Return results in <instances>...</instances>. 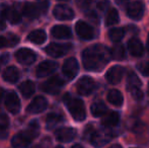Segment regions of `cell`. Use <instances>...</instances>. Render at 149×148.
Returning <instances> with one entry per match:
<instances>
[{
  "label": "cell",
  "mask_w": 149,
  "mask_h": 148,
  "mask_svg": "<svg viewBox=\"0 0 149 148\" xmlns=\"http://www.w3.org/2000/svg\"><path fill=\"white\" fill-rule=\"evenodd\" d=\"M111 52L100 44L90 46L82 52V63L86 70L100 72L108 65L111 60Z\"/></svg>",
  "instance_id": "obj_1"
},
{
  "label": "cell",
  "mask_w": 149,
  "mask_h": 148,
  "mask_svg": "<svg viewBox=\"0 0 149 148\" xmlns=\"http://www.w3.org/2000/svg\"><path fill=\"white\" fill-rule=\"evenodd\" d=\"M65 104H66L68 111L71 114L72 118L75 121L81 122L86 117V112H85V106L81 99L71 97L70 95L65 97Z\"/></svg>",
  "instance_id": "obj_2"
},
{
  "label": "cell",
  "mask_w": 149,
  "mask_h": 148,
  "mask_svg": "<svg viewBox=\"0 0 149 148\" xmlns=\"http://www.w3.org/2000/svg\"><path fill=\"white\" fill-rule=\"evenodd\" d=\"M127 89L131 93L132 97L136 101L143 99V92L141 90V81L135 72H130L127 77Z\"/></svg>",
  "instance_id": "obj_3"
},
{
  "label": "cell",
  "mask_w": 149,
  "mask_h": 148,
  "mask_svg": "<svg viewBox=\"0 0 149 148\" xmlns=\"http://www.w3.org/2000/svg\"><path fill=\"white\" fill-rule=\"evenodd\" d=\"M96 88V82L89 76H83L78 80L76 84V89L79 94L88 95Z\"/></svg>",
  "instance_id": "obj_4"
},
{
  "label": "cell",
  "mask_w": 149,
  "mask_h": 148,
  "mask_svg": "<svg viewBox=\"0 0 149 148\" xmlns=\"http://www.w3.org/2000/svg\"><path fill=\"white\" fill-rule=\"evenodd\" d=\"M72 46L70 44H57V43H51L47 48L45 49L46 53L49 56L54 58H59L64 56L71 50Z\"/></svg>",
  "instance_id": "obj_5"
},
{
  "label": "cell",
  "mask_w": 149,
  "mask_h": 148,
  "mask_svg": "<svg viewBox=\"0 0 149 148\" xmlns=\"http://www.w3.org/2000/svg\"><path fill=\"white\" fill-rule=\"evenodd\" d=\"M144 10H145V7L141 1H133L127 5L126 12L131 19L140 20L144 15Z\"/></svg>",
  "instance_id": "obj_6"
},
{
  "label": "cell",
  "mask_w": 149,
  "mask_h": 148,
  "mask_svg": "<svg viewBox=\"0 0 149 148\" xmlns=\"http://www.w3.org/2000/svg\"><path fill=\"white\" fill-rule=\"evenodd\" d=\"M64 85V81L60 78L59 76H53L43 83L41 88L45 92L50 93V94H56L61 90V88Z\"/></svg>",
  "instance_id": "obj_7"
},
{
  "label": "cell",
  "mask_w": 149,
  "mask_h": 148,
  "mask_svg": "<svg viewBox=\"0 0 149 148\" xmlns=\"http://www.w3.org/2000/svg\"><path fill=\"white\" fill-rule=\"evenodd\" d=\"M78 70H79V65L75 58H68L64 62V64H63V67H62L63 74L69 80H72L76 76L77 73H78Z\"/></svg>",
  "instance_id": "obj_8"
},
{
  "label": "cell",
  "mask_w": 149,
  "mask_h": 148,
  "mask_svg": "<svg viewBox=\"0 0 149 148\" xmlns=\"http://www.w3.org/2000/svg\"><path fill=\"white\" fill-rule=\"evenodd\" d=\"M15 58L19 63L24 64V65H31L37 59V55L31 49H26V48H22V49L17 50L15 53Z\"/></svg>",
  "instance_id": "obj_9"
},
{
  "label": "cell",
  "mask_w": 149,
  "mask_h": 148,
  "mask_svg": "<svg viewBox=\"0 0 149 148\" xmlns=\"http://www.w3.org/2000/svg\"><path fill=\"white\" fill-rule=\"evenodd\" d=\"M75 31H76V34L78 35V37L81 38L82 40L88 41V40H92L94 37L93 28L87 22H83V20H78L76 22Z\"/></svg>",
  "instance_id": "obj_10"
},
{
  "label": "cell",
  "mask_w": 149,
  "mask_h": 148,
  "mask_svg": "<svg viewBox=\"0 0 149 148\" xmlns=\"http://www.w3.org/2000/svg\"><path fill=\"white\" fill-rule=\"evenodd\" d=\"M53 14L58 20H70L74 17V11L72 10V8L64 4L56 5L54 7Z\"/></svg>",
  "instance_id": "obj_11"
},
{
  "label": "cell",
  "mask_w": 149,
  "mask_h": 148,
  "mask_svg": "<svg viewBox=\"0 0 149 148\" xmlns=\"http://www.w3.org/2000/svg\"><path fill=\"white\" fill-rule=\"evenodd\" d=\"M5 107L7 111L11 114H17L20 109V101L18 99L17 94L13 91H10L5 97Z\"/></svg>",
  "instance_id": "obj_12"
},
{
  "label": "cell",
  "mask_w": 149,
  "mask_h": 148,
  "mask_svg": "<svg viewBox=\"0 0 149 148\" xmlns=\"http://www.w3.org/2000/svg\"><path fill=\"white\" fill-rule=\"evenodd\" d=\"M57 67H58L57 63H55V62H53V61L42 62L37 67V69H36V75H37V77H39V78L49 76V75H51L52 73H54V72L56 71Z\"/></svg>",
  "instance_id": "obj_13"
},
{
  "label": "cell",
  "mask_w": 149,
  "mask_h": 148,
  "mask_svg": "<svg viewBox=\"0 0 149 148\" xmlns=\"http://www.w3.org/2000/svg\"><path fill=\"white\" fill-rule=\"evenodd\" d=\"M125 73V69L124 67L119 65L113 66L112 68L109 69V71L106 74V79L108 80V82H110L111 84H117L122 80Z\"/></svg>",
  "instance_id": "obj_14"
},
{
  "label": "cell",
  "mask_w": 149,
  "mask_h": 148,
  "mask_svg": "<svg viewBox=\"0 0 149 148\" xmlns=\"http://www.w3.org/2000/svg\"><path fill=\"white\" fill-rule=\"evenodd\" d=\"M1 12H0V16L3 17L4 19H8L11 24H17L22 20V15L16 9L11 7H5V6H2Z\"/></svg>",
  "instance_id": "obj_15"
},
{
  "label": "cell",
  "mask_w": 149,
  "mask_h": 148,
  "mask_svg": "<svg viewBox=\"0 0 149 148\" xmlns=\"http://www.w3.org/2000/svg\"><path fill=\"white\" fill-rule=\"evenodd\" d=\"M48 101L45 97H37L31 101V103L29 105L26 111L30 114H40V113L44 112L47 109Z\"/></svg>",
  "instance_id": "obj_16"
},
{
  "label": "cell",
  "mask_w": 149,
  "mask_h": 148,
  "mask_svg": "<svg viewBox=\"0 0 149 148\" xmlns=\"http://www.w3.org/2000/svg\"><path fill=\"white\" fill-rule=\"evenodd\" d=\"M55 136L60 142H70L76 137V130L69 127L60 128L55 132Z\"/></svg>",
  "instance_id": "obj_17"
},
{
  "label": "cell",
  "mask_w": 149,
  "mask_h": 148,
  "mask_svg": "<svg viewBox=\"0 0 149 148\" xmlns=\"http://www.w3.org/2000/svg\"><path fill=\"white\" fill-rule=\"evenodd\" d=\"M31 140L33 139L29 136L28 133L26 131H22V132L18 133L12 137L11 145L14 148H26L31 144Z\"/></svg>",
  "instance_id": "obj_18"
},
{
  "label": "cell",
  "mask_w": 149,
  "mask_h": 148,
  "mask_svg": "<svg viewBox=\"0 0 149 148\" xmlns=\"http://www.w3.org/2000/svg\"><path fill=\"white\" fill-rule=\"evenodd\" d=\"M128 50L130 54L134 57H141L144 53V47L143 44L141 43L140 40L137 38H132L128 42Z\"/></svg>",
  "instance_id": "obj_19"
},
{
  "label": "cell",
  "mask_w": 149,
  "mask_h": 148,
  "mask_svg": "<svg viewBox=\"0 0 149 148\" xmlns=\"http://www.w3.org/2000/svg\"><path fill=\"white\" fill-rule=\"evenodd\" d=\"M111 137L112 136L109 133L102 132V131H100V132L93 131L89 140L92 143V145H94V146H102V145H104L106 143H108L110 141Z\"/></svg>",
  "instance_id": "obj_20"
},
{
  "label": "cell",
  "mask_w": 149,
  "mask_h": 148,
  "mask_svg": "<svg viewBox=\"0 0 149 148\" xmlns=\"http://www.w3.org/2000/svg\"><path fill=\"white\" fill-rule=\"evenodd\" d=\"M22 13L29 18H37L39 17L40 13H41V8H40L39 4L31 3V2H26L22 7Z\"/></svg>",
  "instance_id": "obj_21"
},
{
  "label": "cell",
  "mask_w": 149,
  "mask_h": 148,
  "mask_svg": "<svg viewBox=\"0 0 149 148\" xmlns=\"http://www.w3.org/2000/svg\"><path fill=\"white\" fill-rule=\"evenodd\" d=\"M51 34L56 39H70L72 37V32L66 26H55L52 28Z\"/></svg>",
  "instance_id": "obj_22"
},
{
  "label": "cell",
  "mask_w": 149,
  "mask_h": 148,
  "mask_svg": "<svg viewBox=\"0 0 149 148\" xmlns=\"http://www.w3.org/2000/svg\"><path fill=\"white\" fill-rule=\"evenodd\" d=\"M120 122V115L117 112H111L104 116L102 120V125L104 128H112L118 125Z\"/></svg>",
  "instance_id": "obj_23"
},
{
  "label": "cell",
  "mask_w": 149,
  "mask_h": 148,
  "mask_svg": "<svg viewBox=\"0 0 149 148\" xmlns=\"http://www.w3.org/2000/svg\"><path fill=\"white\" fill-rule=\"evenodd\" d=\"M107 99H108L109 103L112 104L115 107H121L124 101L123 94H122L121 91L118 90V89H112V90L109 91L108 95H107Z\"/></svg>",
  "instance_id": "obj_24"
},
{
  "label": "cell",
  "mask_w": 149,
  "mask_h": 148,
  "mask_svg": "<svg viewBox=\"0 0 149 148\" xmlns=\"http://www.w3.org/2000/svg\"><path fill=\"white\" fill-rule=\"evenodd\" d=\"M3 78L5 81L10 83H15L19 79V71L14 66H9L3 72Z\"/></svg>",
  "instance_id": "obj_25"
},
{
  "label": "cell",
  "mask_w": 149,
  "mask_h": 148,
  "mask_svg": "<svg viewBox=\"0 0 149 148\" xmlns=\"http://www.w3.org/2000/svg\"><path fill=\"white\" fill-rule=\"evenodd\" d=\"M47 39V35L44 32L43 30H36L30 33V35L28 36V40L33 44H37V45H41Z\"/></svg>",
  "instance_id": "obj_26"
},
{
  "label": "cell",
  "mask_w": 149,
  "mask_h": 148,
  "mask_svg": "<svg viewBox=\"0 0 149 148\" xmlns=\"http://www.w3.org/2000/svg\"><path fill=\"white\" fill-rule=\"evenodd\" d=\"M110 52H111V57L114 60H117V61H123V60H125L126 58L125 48L121 44H116L112 48V50H110Z\"/></svg>",
  "instance_id": "obj_27"
},
{
  "label": "cell",
  "mask_w": 149,
  "mask_h": 148,
  "mask_svg": "<svg viewBox=\"0 0 149 148\" xmlns=\"http://www.w3.org/2000/svg\"><path fill=\"white\" fill-rule=\"evenodd\" d=\"M35 83L31 80L24 81L22 84L19 85V91L24 97H31V95L35 93Z\"/></svg>",
  "instance_id": "obj_28"
},
{
  "label": "cell",
  "mask_w": 149,
  "mask_h": 148,
  "mask_svg": "<svg viewBox=\"0 0 149 148\" xmlns=\"http://www.w3.org/2000/svg\"><path fill=\"white\" fill-rule=\"evenodd\" d=\"M108 111V108L104 105L102 101H95L91 105V108H90V112H91L92 116L93 117H102L104 114Z\"/></svg>",
  "instance_id": "obj_29"
},
{
  "label": "cell",
  "mask_w": 149,
  "mask_h": 148,
  "mask_svg": "<svg viewBox=\"0 0 149 148\" xmlns=\"http://www.w3.org/2000/svg\"><path fill=\"white\" fill-rule=\"evenodd\" d=\"M120 20V16H119V12L116 8H111L108 11L106 15V19H104V22H106L107 26H114V24H118Z\"/></svg>",
  "instance_id": "obj_30"
},
{
  "label": "cell",
  "mask_w": 149,
  "mask_h": 148,
  "mask_svg": "<svg viewBox=\"0 0 149 148\" xmlns=\"http://www.w3.org/2000/svg\"><path fill=\"white\" fill-rule=\"evenodd\" d=\"M62 121H63L62 116L55 114V113H52V114L47 116V119H46V127H47V129H53L57 125H59Z\"/></svg>",
  "instance_id": "obj_31"
},
{
  "label": "cell",
  "mask_w": 149,
  "mask_h": 148,
  "mask_svg": "<svg viewBox=\"0 0 149 148\" xmlns=\"http://www.w3.org/2000/svg\"><path fill=\"white\" fill-rule=\"evenodd\" d=\"M125 36V31L122 28H115L109 32V37L114 43H119Z\"/></svg>",
  "instance_id": "obj_32"
},
{
  "label": "cell",
  "mask_w": 149,
  "mask_h": 148,
  "mask_svg": "<svg viewBox=\"0 0 149 148\" xmlns=\"http://www.w3.org/2000/svg\"><path fill=\"white\" fill-rule=\"evenodd\" d=\"M26 132L28 133L29 136H30L31 139L36 138L40 133L39 123H38L37 121H33V122H31L30 125H29V127H28V129L26 130Z\"/></svg>",
  "instance_id": "obj_33"
},
{
  "label": "cell",
  "mask_w": 149,
  "mask_h": 148,
  "mask_svg": "<svg viewBox=\"0 0 149 148\" xmlns=\"http://www.w3.org/2000/svg\"><path fill=\"white\" fill-rule=\"evenodd\" d=\"M138 70L140 71V73L144 76H149V58L144 61L140 62L137 66Z\"/></svg>",
  "instance_id": "obj_34"
},
{
  "label": "cell",
  "mask_w": 149,
  "mask_h": 148,
  "mask_svg": "<svg viewBox=\"0 0 149 148\" xmlns=\"http://www.w3.org/2000/svg\"><path fill=\"white\" fill-rule=\"evenodd\" d=\"M5 38L7 40V47L8 46L9 47H13V46H15L19 42V38L13 34H8Z\"/></svg>",
  "instance_id": "obj_35"
},
{
  "label": "cell",
  "mask_w": 149,
  "mask_h": 148,
  "mask_svg": "<svg viewBox=\"0 0 149 148\" xmlns=\"http://www.w3.org/2000/svg\"><path fill=\"white\" fill-rule=\"evenodd\" d=\"M92 1H93V0H76V3L80 8L85 9V8L89 7L90 4L92 3Z\"/></svg>",
  "instance_id": "obj_36"
},
{
  "label": "cell",
  "mask_w": 149,
  "mask_h": 148,
  "mask_svg": "<svg viewBox=\"0 0 149 148\" xmlns=\"http://www.w3.org/2000/svg\"><path fill=\"white\" fill-rule=\"evenodd\" d=\"M8 124H9V121H8L7 117H6L5 115H2V116H0V127L7 128Z\"/></svg>",
  "instance_id": "obj_37"
},
{
  "label": "cell",
  "mask_w": 149,
  "mask_h": 148,
  "mask_svg": "<svg viewBox=\"0 0 149 148\" xmlns=\"http://www.w3.org/2000/svg\"><path fill=\"white\" fill-rule=\"evenodd\" d=\"M107 5H108V1H107V0H100V1L97 2V7L100 8V10L106 9Z\"/></svg>",
  "instance_id": "obj_38"
},
{
  "label": "cell",
  "mask_w": 149,
  "mask_h": 148,
  "mask_svg": "<svg viewBox=\"0 0 149 148\" xmlns=\"http://www.w3.org/2000/svg\"><path fill=\"white\" fill-rule=\"evenodd\" d=\"M4 47H7V40L5 37H0V49Z\"/></svg>",
  "instance_id": "obj_39"
},
{
  "label": "cell",
  "mask_w": 149,
  "mask_h": 148,
  "mask_svg": "<svg viewBox=\"0 0 149 148\" xmlns=\"http://www.w3.org/2000/svg\"><path fill=\"white\" fill-rule=\"evenodd\" d=\"M6 28V24H5V19L3 17L0 16V31H3L5 30Z\"/></svg>",
  "instance_id": "obj_40"
},
{
  "label": "cell",
  "mask_w": 149,
  "mask_h": 148,
  "mask_svg": "<svg viewBox=\"0 0 149 148\" xmlns=\"http://www.w3.org/2000/svg\"><path fill=\"white\" fill-rule=\"evenodd\" d=\"M8 59H9V58H8V55H3L2 57H0V60H2V63H6Z\"/></svg>",
  "instance_id": "obj_41"
},
{
  "label": "cell",
  "mask_w": 149,
  "mask_h": 148,
  "mask_svg": "<svg viewBox=\"0 0 149 148\" xmlns=\"http://www.w3.org/2000/svg\"><path fill=\"white\" fill-rule=\"evenodd\" d=\"M115 2H116L117 4H119V5H123V4L127 3L128 0H115Z\"/></svg>",
  "instance_id": "obj_42"
},
{
  "label": "cell",
  "mask_w": 149,
  "mask_h": 148,
  "mask_svg": "<svg viewBox=\"0 0 149 148\" xmlns=\"http://www.w3.org/2000/svg\"><path fill=\"white\" fill-rule=\"evenodd\" d=\"M110 148H122L121 145H119V144H114V145H112Z\"/></svg>",
  "instance_id": "obj_43"
},
{
  "label": "cell",
  "mask_w": 149,
  "mask_h": 148,
  "mask_svg": "<svg viewBox=\"0 0 149 148\" xmlns=\"http://www.w3.org/2000/svg\"><path fill=\"white\" fill-rule=\"evenodd\" d=\"M71 148H84V147L81 146V145H79V144H75V145H73Z\"/></svg>",
  "instance_id": "obj_44"
},
{
  "label": "cell",
  "mask_w": 149,
  "mask_h": 148,
  "mask_svg": "<svg viewBox=\"0 0 149 148\" xmlns=\"http://www.w3.org/2000/svg\"><path fill=\"white\" fill-rule=\"evenodd\" d=\"M146 47H147V51L149 52V34L147 37V44H146Z\"/></svg>",
  "instance_id": "obj_45"
},
{
  "label": "cell",
  "mask_w": 149,
  "mask_h": 148,
  "mask_svg": "<svg viewBox=\"0 0 149 148\" xmlns=\"http://www.w3.org/2000/svg\"><path fill=\"white\" fill-rule=\"evenodd\" d=\"M2 97V89H0V97Z\"/></svg>",
  "instance_id": "obj_46"
},
{
  "label": "cell",
  "mask_w": 149,
  "mask_h": 148,
  "mask_svg": "<svg viewBox=\"0 0 149 148\" xmlns=\"http://www.w3.org/2000/svg\"><path fill=\"white\" fill-rule=\"evenodd\" d=\"M147 91H148V93H149V83H148V87H147Z\"/></svg>",
  "instance_id": "obj_47"
},
{
  "label": "cell",
  "mask_w": 149,
  "mask_h": 148,
  "mask_svg": "<svg viewBox=\"0 0 149 148\" xmlns=\"http://www.w3.org/2000/svg\"><path fill=\"white\" fill-rule=\"evenodd\" d=\"M55 148H64V147H62V146H57V147H55Z\"/></svg>",
  "instance_id": "obj_48"
},
{
  "label": "cell",
  "mask_w": 149,
  "mask_h": 148,
  "mask_svg": "<svg viewBox=\"0 0 149 148\" xmlns=\"http://www.w3.org/2000/svg\"><path fill=\"white\" fill-rule=\"evenodd\" d=\"M60 1H68V0H60Z\"/></svg>",
  "instance_id": "obj_49"
},
{
  "label": "cell",
  "mask_w": 149,
  "mask_h": 148,
  "mask_svg": "<svg viewBox=\"0 0 149 148\" xmlns=\"http://www.w3.org/2000/svg\"><path fill=\"white\" fill-rule=\"evenodd\" d=\"M35 148H42V147H40V146H37V147H35Z\"/></svg>",
  "instance_id": "obj_50"
}]
</instances>
